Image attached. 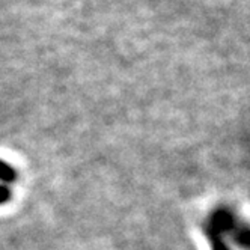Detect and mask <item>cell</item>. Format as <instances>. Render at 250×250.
Returning a JSON list of instances; mask_svg holds the SVG:
<instances>
[{
	"mask_svg": "<svg viewBox=\"0 0 250 250\" xmlns=\"http://www.w3.org/2000/svg\"><path fill=\"white\" fill-rule=\"evenodd\" d=\"M238 220L240 219L235 216V212L228 207H222L212 211L205 225V234L211 243L212 250H228L225 237L234 232Z\"/></svg>",
	"mask_w": 250,
	"mask_h": 250,
	"instance_id": "obj_1",
	"label": "cell"
},
{
	"mask_svg": "<svg viewBox=\"0 0 250 250\" xmlns=\"http://www.w3.org/2000/svg\"><path fill=\"white\" fill-rule=\"evenodd\" d=\"M15 180H17V173H15V170H14L9 165L3 163L2 160H0V181L5 183V184H11V183H14Z\"/></svg>",
	"mask_w": 250,
	"mask_h": 250,
	"instance_id": "obj_2",
	"label": "cell"
},
{
	"mask_svg": "<svg viewBox=\"0 0 250 250\" xmlns=\"http://www.w3.org/2000/svg\"><path fill=\"white\" fill-rule=\"evenodd\" d=\"M11 198V190L8 188V186L2 184L0 186V204H5L6 201H9Z\"/></svg>",
	"mask_w": 250,
	"mask_h": 250,
	"instance_id": "obj_3",
	"label": "cell"
}]
</instances>
